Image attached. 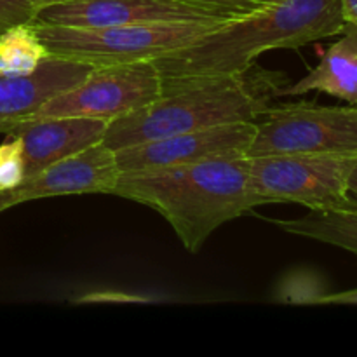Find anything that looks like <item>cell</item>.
I'll return each mask as SVG.
<instances>
[{
  "mask_svg": "<svg viewBox=\"0 0 357 357\" xmlns=\"http://www.w3.org/2000/svg\"><path fill=\"white\" fill-rule=\"evenodd\" d=\"M345 28L340 0H278L246 16L230 17L188 44L153 59L164 91L243 73L274 49H298Z\"/></svg>",
  "mask_w": 357,
  "mask_h": 357,
  "instance_id": "obj_1",
  "label": "cell"
},
{
  "mask_svg": "<svg viewBox=\"0 0 357 357\" xmlns=\"http://www.w3.org/2000/svg\"><path fill=\"white\" fill-rule=\"evenodd\" d=\"M248 157L121 173L112 195L155 209L188 253H197L216 229L253 209Z\"/></svg>",
  "mask_w": 357,
  "mask_h": 357,
  "instance_id": "obj_2",
  "label": "cell"
},
{
  "mask_svg": "<svg viewBox=\"0 0 357 357\" xmlns=\"http://www.w3.org/2000/svg\"><path fill=\"white\" fill-rule=\"evenodd\" d=\"M281 73L255 68L164 91L157 100L108 124L103 145L126 146L227 122L257 121L282 89Z\"/></svg>",
  "mask_w": 357,
  "mask_h": 357,
  "instance_id": "obj_3",
  "label": "cell"
},
{
  "mask_svg": "<svg viewBox=\"0 0 357 357\" xmlns=\"http://www.w3.org/2000/svg\"><path fill=\"white\" fill-rule=\"evenodd\" d=\"M220 23L223 21L117 24L98 28L33 24L49 54L96 68L153 61L160 56L187 47Z\"/></svg>",
  "mask_w": 357,
  "mask_h": 357,
  "instance_id": "obj_4",
  "label": "cell"
},
{
  "mask_svg": "<svg viewBox=\"0 0 357 357\" xmlns=\"http://www.w3.org/2000/svg\"><path fill=\"white\" fill-rule=\"evenodd\" d=\"M357 153H275L248 159L253 206L291 202L310 211L356 208L347 188Z\"/></svg>",
  "mask_w": 357,
  "mask_h": 357,
  "instance_id": "obj_5",
  "label": "cell"
},
{
  "mask_svg": "<svg viewBox=\"0 0 357 357\" xmlns=\"http://www.w3.org/2000/svg\"><path fill=\"white\" fill-rule=\"evenodd\" d=\"M258 119L246 157L275 153H357V107L291 103L268 107Z\"/></svg>",
  "mask_w": 357,
  "mask_h": 357,
  "instance_id": "obj_6",
  "label": "cell"
},
{
  "mask_svg": "<svg viewBox=\"0 0 357 357\" xmlns=\"http://www.w3.org/2000/svg\"><path fill=\"white\" fill-rule=\"evenodd\" d=\"M160 94L162 82L153 61L96 66L82 82L56 94L21 121L86 117L112 122L152 103Z\"/></svg>",
  "mask_w": 357,
  "mask_h": 357,
  "instance_id": "obj_7",
  "label": "cell"
},
{
  "mask_svg": "<svg viewBox=\"0 0 357 357\" xmlns=\"http://www.w3.org/2000/svg\"><path fill=\"white\" fill-rule=\"evenodd\" d=\"M257 135V122L239 121L180 132L115 152L121 173L181 166L213 159H241Z\"/></svg>",
  "mask_w": 357,
  "mask_h": 357,
  "instance_id": "obj_8",
  "label": "cell"
},
{
  "mask_svg": "<svg viewBox=\"0 0 357 357\" xmlns=\"http://www.w3.org/2000/svg\"><path fill=\"white\" fill-rule=\"evenodd\" d=\"M230 17L181 0H68L38 9L33 23L59 26H117V24L225 21Z\"/></svg>",
  "mask_w": 357,
  "mask_h": 357,
  "instance_id": "obj_9",
  "label": "cell"
},
{
  "mask_svg": "<svg viewBox=\"0 0 357 357\" xmlns=\"http://www.w3.org/2000/svg\"><path fill=\"white\" fill-rule=\"evenodd\" d=\"M121 174L115 152L103 143L45 167L10 190L0 192V213L26 201L59 195L112 194Z\"/></svg>",
  "mask_w": 357,
  "mask_h": 357,
  "instance_id": "obj_10",
  "label": "cell"
},
{
  "mask_svg": "<svg viewBox=\"0 0 357 357\" xmlns=\"http://www.w3.org/2000/svg\"><path fill=\"white\" fill-rule=\"evenodd\" d=\"M110 122L86 117H49L6 126L2 135L23 142L24 180L45 167L103 142ZM23 180V181H24Z\"/></svg>",
  "mask_w": 357,
  "mask_h": 357,
  "instance_id": "obj_11",
  "label": "cell"
},
{
  "mask_svg": "<svg viewBox=\"0 0 357 357\" xmlns=\"http://www.w3.org/2000/svg\"><path fill=\"white\" fill-rule=\"evenodd\" d=\"M93 66L49 56L30 75H0V131L82 82Z\"/></svg>",
  "mask_w": 357,
  "mask_h": 357,
  "instance_id": "obj_12",
  "label": "cell"
},
{
  "mask_svg": "<svg viewBox=\"0 0 357 357\" xmlns=\"http://www.w3.org/2000/svg\"><path fill=\"white\" fill-rule=\"evenodd\" d=\"M344 37L331 44L321 61L303 79L282 87L278 96H300L319 91L357 107V26L345 24Z\"/></svg>",
  "mask_w": 357,
  "mask_h": 357,
  "instance_id": "obj_13",
  "label": "cell"
},
{
  "mask_svg": "<svg viewBox=\"0 0 357 357\" xmlns=\"http://www.w3.org/2000/svg\"><path fill=\"white\" fill-rule=\"evenodd\" d=\"M284 232L337 246L357 258V206L349 209L310 211L296 220L275 222Z\"/></svg>",
  "mask_w": 357,
  "mask_h": 357,
  "instance_id": "obj_14",
  "label": "cell"
},
{
  "mask_svg": "<svg viewBox=\"0 0 357 357\" xmlns=\"http://www.w3.org/2000/svg\"><path fill=\"white\" fill-rule=\"evenodd\" d=\"M49 56L33 23H16L0 31V75H30Z\"/></svg>",
  "mask_w": 357,
  "mask_h": 357,
  "instance_id": "obj_15",
  "label": "cell"
},
{
  "mask_svg": "<svg viewBox=\"0 0 357 357\" xmlns=\"http://www.w3.org/2000/svg\"><path fill=\"white\" fill-rule=\"evenodd\" d=\"M24 180L23 142L17 136L0 143V192L16 188Z\"/></svg>",
  "mask_w": 357,
  "mask_h": 357,
  "instance_id": "obj_16",
  "label": "cell"
},
{
  "mask_svg": "<svg viewBox=\"0 0 357 357\" xmlns=\"http://www.w3.org/2000/svg\"><path fill=\"white\" fill-rule=\"evenodd\" d=\"M181 2L213 10V13L222 14L225 17H239L255 13L258 9H264V7L271 6L278 0H181Z\"/></svg>",
  "mask_w": 357,
  "mask_h": 357,
  "instance_id": "obj_17",
  "label": "cell"
},
{
  "mask_svg": "<svg viewBox=\"0 0 357 357\" xmlns=\"http://www.w3.org/2000/svg\"><path fill=\"white\" fill-rule=\"evenodd\" d=\"M40 9V0H0V23L10 26L31 23Z\"/></svg>",
  "mask_w": 357,
  "mask_h": 357,
  "instance_id": "obj_18",
  "label": "cell"
},
{
  "mask_svg": "<svg viewBox=\"0 0 357 357\" xmlns=\"http://www.w3.org/2000/svg\"><path fill=\"white\" fill-rule=\"evenodd\" d=\"M150 300L142 295H132L126 291H115V289H101V291H91L80 296L77 303H149Z\"/></svg>",
  "mask_w": 357,
  "mask_h": 357,
  "instance_id": "obj_19",
  "label": "cell"
},
{
  "mask_svg": "<svg viewBox=\"0 0 357 357\" xmlns=\"http://www.w3.org/2000/svg\"><path fill=\"white\" fill-rule=\"evenodd\" d=\"M317 303H335V305H357V288L349 289V291L330 293L323 295Z\"/></svg>",
  "mask_w": 357,
  "mask_h": 357,
  "instance_id": "obj_20",
  "label": "cell"
},
{
  "mask_svg": "<svg viewBox=\"0 0 357 357\" xmlns=\"http://www.w3.org/2000/svg\"><path fill=\"white\" fill-rule=\"evenodd\" d=\"M345 24L357 26V0H340Z\"/></svg>",
  "mask_w": 357,
  "mask_h": 357,
  "instance_id": "obj_21",
  "label": "cell"
},
{
  "mask_svg": "<svg viewBox=\"0 0 357 357\" xmlns=\"http://www.w3.org/2000/svg\"><path fill=\"white\" fill-rule=\"evenodd\" d=\"M347 188H349V194H351V197L357 201V157H356L354 166H352V169H351V174H349Z\"/></svg>",
  "mask_w": 357,
  "mask_h": 357,
  "instance_id": "obj_22",
  "label": "cell"
},
{
  "mask_svg": "<svg viewBox=\"0 0 357 357\" xmlns=\"http://www.w3.org/2000/svg\"><path fill=\"white\" fill-rule=\"evenodd\" d=\"M61 2H68V0H40V7L51 6V3H61Z\"/></svg>",
  "mask_w": 357,
  "mask_h": 357,
  "instance_id": "obj_23",
  "label": "cell"
},
{
  "mask_svg": "<svg viewBox=\"0 0 357 357\" xmlns=\"http://www.w3.org/2000/svg\"><path fill=\"white\" fill-rule=\"evenodd\" d=\"M3 28H7V26H3V24H2V23H0V31H2V30H3Z\"/></svg>",
  "mask_w": 357,
  "mask_h": 357,
  "instance_id": "obj_24",
  "label": "cell"
}]
</instances>
